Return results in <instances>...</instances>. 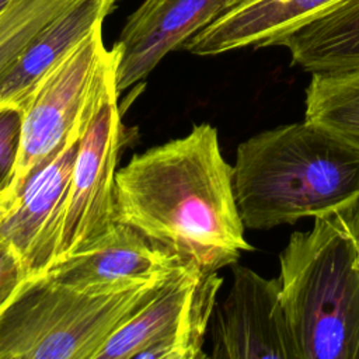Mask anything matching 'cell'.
<instances>
[{
  "instance_id": "d6986e66",
  "label": "cell",
  "mask_w": 359,
  "mask_h": 359,
  "mask_svg": "<svg viewBox=\"0 0 359 359\" xmlns=\"http://www.w3.org/2000/svg\"><path fill=\"white\" fill-rule=\"evenodd\" d=\"M8 3H10V0H0V13L7 7Z\"/></svg>"
},
{
  "instance_id": "9c48e42d",
  "label": "cell",
  "mask_w": 359,
  "mask_h": 359,
  "mask_svg": "<svg viewBox=\"0 0 359 359\" xmlns=\"http://www.w3.org/2000/svg\"><path fill=\"white\" fill-rule=\"evenodd\" d=\"M80 130L81 114L63 149L0 215V241L18 254L28 278L43 273L55 262Z\"/></svg>"
},
{
  "instance_id": "5bb4252c",
  "label": "cell",
  "mask_w": 359,
  "mask_h": 359,
  "mask_svg": "<svg viewBox=\"0 0 359 359\" xmlns=\"http://www.w3.org/2000/svg\"><path fill=\"white\" fill-rule=\"evenodd\" d=\"M309 73L359 67V0H338L275 41Z\"/></svg>"
},
{
  "instance_id": "44dd1931",
  "label": "cell",
  "mask_w": 359,
  "mask_h": 359,
  "mask_svg": "<svg viewBox=\"0 0 359 359\" xmlns=\"http://www.w3.org/2000/svg\"><path fill=\"white\" fill-rule=\"evenodd\" d=\"M241 1H244V0H237V1H236V4H234V6H237V4H240V3H241Z\"/></svg>"
},
{
  "instance_id": "52a82bcc",
  "label": "cell",
  "mask_w": 359,
  "mask_h": 359,
  "mask_svg": "<svg viewBox=\"0 0 359 359\" xmlns=\"http://www.w3.org/2000/svg\"><path fill=\"white\" fill-rule=\"evenodd\" d=\"M108 49L102 24L73 46L38 83L22 108L15 171L3 194L7 209L28 181L63 149L91 91L98 65Z\"/></svg>"
},
{
  "instance_id": "277c9868",
  "label": "cell",
  "mask_w": 359,
  "mask_h": 359,
  "mask_svg": "<svg viewBox=\"0 0 359 359\" xmlns=\"http://www.w3.org/2000/svg\"><path fill=\"white\" fill-rule=\"evenodd\" d=\"M167 278L102 286L27 278L0 310V359H95Z\"/></svg>"
},
{
  "instance_id": "4fadbf2b",
  "label": "cell",
  "mask_w": 359,
  "mask_h": 359,
  "mask_svg": "<svg viewBox=\"0 0 359 359\" xmlns=\"http://www.w3.org/2000/svg\"><path fill=\"white\" fill-rule=\"evenodd\" d=\"M338 0H244L230 7L181 49L196 56H216L254 46H273L282 35Z\"/></svg>"
},
{
  "instance_id": "7c38bea8",
  "label": "cell",
  "mask_w": 359,
  "mask_h": 359,
  "mask_svg": "<svg viewBox=\"0 0 359 359\" xmlns=\"http://www.w3.org/2000/svg\"><path fill=\"white\" fill-rule=\"evenodd\" d=\"M119 0H74L0 73V109H22L42 77L116 8Z\"/></svg>"
},
{
  "instance_id": "9a60e30c",
  "label": "cell",
  "mask_w": 359,
  "mask_h": 359,
  "mask_svg": "<svg viewBox=\"0 0 359 359\" xmlns=\"http://www.w3.org/2000/svg\"><path fill=\"white\" fill-rule=\"evenodd\" d=\"M359 149V67L311 73L306 118Z\"/></svg>"
},
{
  "instance_id": "5b68a950",
  "label": "cell",
  "mask_w": 359,
  "mask_h": 359,
  "mask_svg": "<svg viewBox=\"0 0 359 359\" xmlns=\"http://www.w3.org/2000/svg\"><path fill=\"white\" fill-rule=\"evenodd\" d=\"M116 62V49L112 46L98 65L81 109V130L55 262L84 248L118 223L115 178L122 125Z\"/></svg>"
},
{
  "instance_id": "8fae6325",
  "label": "cell",
  "mask_w": 359,
  "mask_h": 359,
  "mask_svg": "<svg viewBox=\"0 0 359 359\" xmlns=\"http://www.w3.org/2000/svg\"><path fill=\"white\" fill-rule=\"evenodd\" d=\"M185 262L135 227L118 222L41 275L72 286H102L165 276Z\"/></svg>"
},
{
  "instance_id": "30bf717a",
  "label": "cell",
  "mask_w": 359,
  "mask_h": 359,
  "mask_svg": "<svg viewBox=\"0 0 359 359\" xmlns=\"http://www.w3.org/2000/svg\"><path fill=\"white\" fill-rule=\"evenodd\" d=\"M237 0H144L126 20L116 49V87L140 83L171 50L203 29Z\"/></svg>"
},
{
  "instance_id": "3957f363",
  "label": "cell",
  "mask_w": 359,
  "mask_h": 359,
  "mask_svg": "<svg viewBox=\"0 0 359 359\" xmlns=\"http://www.w3.org/2000/svg\"><path fill=\"white\" fill-rule=\"evenodd\" d=\"M299 359H359V201L314 217L279 255Z\"/></svg>"
},
{
  "instance_id": "ffe728a7",
  "label": "cell",
  "mask_w": 359,
  "mask_h": 359,
  "mask_svg": "<svg viewBox=\"0 0 359 359\" xmlns=\"http://www.w3.org/2000/svg\"><path fill=\"white\" fill-rule=\"evenodd\" d=\"M6 210V208H4V199H3V194L0 195V215L3 213Z\"/></svg>"
},
{
  "instance_id": "7a4b0ae2",
  "label": "cell",
  "mask_w": 359,
  "mask_h": 359,
  "mask_svg": "<svg viewBox=\"0 0 359 359\" xmlns=\"http://www.w3.org/2000/svg\"><path fill=\"white\" fill-rule=\"evenodd\" d=\"M233 187L245 229L318 217L359 201V149L307 119L280 125L238 144Z\"/></svg>"
},
{
  "instance_id": "6da1fadb",
  "label": "cell",
  "mask_w": 359,
  "mask_h": 359,
  "mask_svg": "<svg viewBox=\"0 0 359 359\" xmlns=\"http://www.w3.org/2000/svg\"><path fill=\"white\" fill-rule=\"evenodd\" d=\"M115 202L116 222L205 271L254 250L244 237L233 167L210 123L135 154L116 172Z\"/></svg>"
},
{
  "instance_id": "e0dca14e",
  "label": "cell",
  "mask_w": 359,
  "mask_h": 359,
  "mask_svg": "<svg viewBox=\"0 0 359 359\" xmlns=\"http://www.w3.org/2000/svg\"><path fill=\"white\" fill-rule=\"evenodd\" d=\"M22 109H0V195L4 194L14 177L20 149Z\"/></svg>"
},
{
  "instance_id": "ac0fdd59",
  "label": "cell",
  "mask_w": 359,
  "mask_h": 359,
  "mask_svg": "<svg viewBox=\"0 0 359 359\" xmlns=\"http://www.w3.org/2000/svg\"><path fill=\"white\" fill-rule=\"evenodd\" d=\"M27 278L28 272L18 254L0 241V310Z\"/></svg>"
},
{
  "instance_id": "8992f818",
  "label": "cell",
  "mask_w": 359,
  "mask_h": 359,
  "mask_svg": "<svg viewBox=\"0 0 359 359\" xmlns=\"http://www.w3.org/2000/svg\"><path fill=\"white\" fill-rule=\"evenodd\" d=\"M223 280L194 262L178 266L102 345L95 359H202Z\"/></svg>"
},
{
  "instance_id": "2e32d148",
  "label": "cell",
  "mask_w": 359,
  "mask_h": 359,
  "mask_svg": "<svg viewBox=\"0 0 359 359\" xmlns=\"http://www.w3.org/2000/svg\"><path fill=\"white\" fill-rule=\"evenodd\" d=\"M74 0H10L0 13V73Z\"/></svg>"
},
{
  "instance_id": "ba28073f",
  "label": "cell",
  "mask_w": 359,
  "mask_h": 359,
  "mask_svg": "<svg viewBox=\"0 0 359 359\" xmlns=\"http://www.w3.org/2000/svg\"><path fill=\"white\" fill-rule=\"evenodd\" d=\"M231 286L209 323L213 359H299L280 297L279 278L231 265Z\"/></svg>"
}]
</instances>
